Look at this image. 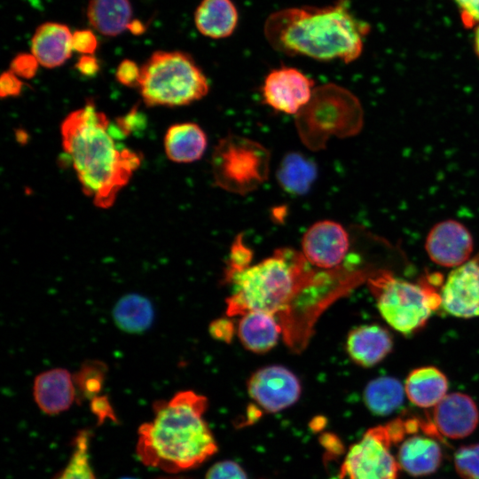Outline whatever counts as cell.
Returning <instances> with one entry per match:
<instances>
[{
  "mask_svg": "<svg viewBox=\"0 0 479 479\" xmlns=\"http://www.w3.org/2000/svg\"><path fill=\"white\" fill-rule=\"evenodd\" d=\"M370 27L351 12L347 0L326 6L290 7L272 12L263 32L270 45L288 56L350 63L362 53Z\"/></svg>",
  "mask_w": 479,
  "mask_h": 479,
  "instance_id": "obj_1",
  "label": "cell"
},
{
  "mask_svg": "<svg viewBox=\"0 0 479 479\" xmlns=\"http://www.w3.org/2000/svg\"><path fill=\"white\" fill-rule=\"evenodd\" d=\"M106 115L93 102L70 113L61 124L62 145L85 195L100 208L112 207L140 166L141 157L119 148Z\"/></svg>",
  "mask_w": 479,
  "mask_h": 479,
  "instance_id": "obj_2",
  "label": "cell"
},
{
  "mask_svg": "<svg viewBox=\"0 0 479 479\" xmlns=\"http://www.w3.org/2000/svg\"><path fill=\"white\" fill-rule=\"evenodd\" d=\"M207 397L183 390L153 404V419L138 428L136 452L148 467L176 473L193 468L217 451L203 419Z\"/></svg>",
  "mask_w": 479,
  "mask_h": 479,
  "instance_id": "obj_3",
  "label": "cell"
},
{
  "mask_svg": "<svg viewBox=\"0 0 479 479\" xmlns=\"http://www.w3.org/2000/svg\"><path fill=\"white\" fill-rule=\"evenodd\" d=\"M308 263L302 253L281 248L255 265L225 275L233 287L226 301L227 315L242 316L253 310L284 313L311 280Z\"/></svg>",
  "mask_w": 479,
  "mask_h": 479,
  "instance_id": "obj_4",
  "label": "cell"
},
{
  "mask_svg": "<svg viewBox=\"0 0 479 479\" xmlns=\"http://www.w3.org/2000/svg\"><path fill=\"white\" fill-rule=\"evenodd\" d=\"M294 116L302 143L315 152L326 148L332 137L356 136L364 123L358 98L350 90L331 82L314 88L310 101Z\"/></svg>",
  "mask_w": 479,
  "mask_h": 479,
  "instance_id": "obj_5",
  "label": "cell"
},
{
  "mask_svg": "<svg viewBox=\"0 0 479 479\" xmlns=\"http://www.w3.org/2000/svg\"><path fill=\"white\" fill-rule=\"evenodd\" d=\"M138 89L147 106H181L204 98L209 84L189 54L160 51L140 67Z\"/></svg>",
  "mask_w": 479,
  "mask_h": 479,
  "instance_id": "obj_6",
  "label": "cell"
},
{
  "mask_svg": "<svg viewBox=\"0 0 479 479\" xmlns=\"http://www.w3.org/2000/svg\"><path fill=\"white\" fill-rule=\"evenodd\" d=\"M271 153L261 143L237 134L220 138L211 156L216 186L246 195L258 189L270 172Z\"/></svg>",
  "mask_w": 479,
  "mask_h": 479,
  "instance_id": "obj_7",
  "label": "cell"
},
{
  "mask_svg": "<svg viewBox=\"0 0 479 479\" xmlns=\"http://www.w3.org/2000/svg\"><path fill=\"white\" fill-rule=\"evenodd\" d=\"M382 318L394 330L412 335L423 328L441 306V296L428 285L414 284L383 273L369 280Z\"/></svg>",
  "mask_w": 479,
  "mask_h": 479,
  "instance_id": "obj_8",
  "label": "cell"
},
{
  "mask_svg": "<svg viewBox=\"0 0 479 479\" xmlns=\"http://www.w3.org/2000/svg\"><path fill=\"white\" fill-rule=\"evenodd\" d=\"M393 444L386 425L369 428L349 447L340 478L397 479L400 467L390 452Z\"/></svg>",
  "mask_w": 479,
  "mask_h": 479,
  "instance_id": "obj_9",
  "label": "cell"
},
{
  "mask_svg": "<svg viewBox=\"0 0 479 479\" xmlns=\"http://www.w3.org/2000/svg\"><path fill=\"white\" fill-rule=\"evenodd\" d=\"M249 397L264 411L278 412L296 403L302 393L297 376L288 368L271 365L257 369L247 381Z\"/></svg>",
  "mask_w": 479,
  "mask_h": 479,
  "instance_id": "obj_10",
  "label": "cell"
},
{
  "mask_svg": "<svg viewBox=\"0 0 479 479\" xmlns=\"http://www.w3.org/2000/svg\"><path fill=\"white\" fill-rule=\"evenodd\" d=\"M313 86V81L300 70L281 67L266 75L263 100L276 111L295 115L310 101Z\"/></svg>",
  "mask_w": 479,
  "mask_h": 479,
  "instance_id": "obj_11",
  "label": "cell"
},
{
  "mask_svg": "<svg viewBox=\"0 0 479 479\" xmlns=\"http://www.w3.org/2000/svg\"><path fill=\"white\" fill-rule=\"evenodd\" d=\"M349 248L347 230L333 220L311 224L302 239V254L307 262L318 268L330 270L339 266Z\"/></svg>",
  "mask_w": 479,
  "mask_h": 479,
  "instance_id": "obj_12",
  "label": "cell"
},
{
  "mask_svg": "<svg viewBox=\"0 0 479 479\" xmlns=\"http://www.w3.org/2000/svg\"><path fill=\"white\" fill-rule=\"evenodd\" d=\"M425 249L433 263L454 269L469 261L474 240L463 224L447 219L430 229L426 238Z\"/></svg>",
  "mask_w": 479,
  "mask_h": 479,
  "instance_id": "obj_13",
  "label": "cell"
},
{
  "mask_svg": "<svg viewBox=\"0 0 479 479\" xmlns=\"http://www.w3.org/2000/svg\"><path fill=\"white\" fill-rule=\"evenodd\" d=\"M441 306L451 316L479 317V262L470 260L454 268L440 290Z\"/></svg>",
  "mask_w": 479,
  "mask_h": 479,
  "instance_id": "obj_14",
  "label": "cell"
},
{
  "mask_svg": "<svg viewBox=\"0 0 479 479\" xmlns=\"http://www.w3.org/2000/svg\"><path fill=\"white\" fill-rule=\"evenodd\" d=\"M430 420L442 436L461 439L476 428L479 411L470 396L460 392L450 393L434 406Z\"/></svg>",
  "mask_w": 479,
  "mask_h": 479,
  "instance_id": "obj_15",
  "label": "cell"
},
{
  "mask_svg": "<svg viewBox=\"0 0 479 479\" xmlns=\"http://www.w3.org/2000/svg\"><path fill=\"white\" fill-rule=\"evenodd\" d=\"M33 396L37 406L47 414L67 410L77 397L74 377L65 368L57 367L37 374Z\"/></svg>",
  "mask_w": 479,
  "mask_h": 479,
  "instance_id": "obj_16",
  "label": "cell"
},
{
  "mask_svg": "<svg viewBox=\"0 0 479 479\" xmlns=\"http://www.w3.org/2000/svg\"><path fill=\"white\" fill-rule=\"evenodd\" d=\"M391 333L377 324L361 325L348 334L346 351L357 365L370 368L381 363L393 349Z\"/></svg>",
  "mask_w": 479,
  "mask_h": 479,
  "instance_id": "obj_17",
  "label": "cell"
},
{
  "mask_svg": "<svg viewBox=\"0 0 479 479\" xmlns=\"http://www.w3.org/2000/svg\"><path fill=\"white\" fill-rule=\"evenodd\" d=\"M438 439L424 435H412L399 445L397 459L401 469L412 476L435 473L443 461V451Z\"/></svg>",
  "mask_w": 479,
  "mask_h": 479,
  "instance_id": "obj_18",
  "label": "cell"
},
{
  "mask_svg": "<svg viewBox=\"0 0 479 479\" xmlns=\"http://www.w3.org/2000/svg\"><path fill=\"white\" fill-rule=\"evenodd\" d=\"M72 36L69 27L58 22H45L35 31L31 52L40 65L54 68L64 64L72 55Z\"/></svg>",
  "mask_w": 479,
  "mask_h": 479,
  "instance_id": "obj_19",
  "label": "cell"
},
{
  "mask_svg": "<svg viewBox=\"0 0 479 479\" xmlns=\"http://www.w3.org/2000/svg\"><path fill=\"white\" fill-rule=\"evenodd\" d=\"M281 331L275 315L256 310L242 315L237 326L241 344L256 354H264L273 349Z\"/></svg>",
  "mask_w": 479,
  "mask_h": 479,
  "instance_id": "obj_20",
  "label": "cell"
},
{
  "mask_svg": "<svg viewBox=\"0 0 479 479\" xmlns=\"http://www.w3.org/2000/svg\"><path fill=\"white\" fill-rule=\"evenodd\" d=\"M409 401L420 408L436 406L446 395L449 382L438 368L427 365L412 370L404 381Z\"/></svg>",
  "mask_w": 479,
  "mask_h": 479,
  "instance_id": "obj_21",
  "label": "cell"
},
{
  "mask_svg": "<svg viewBox=\"0 0 479 479\" xmlns=\"http://www.w3.org/2000/svg\"><path fill=\"white\" fill-rule=\"evenodd\" d=\"M238 21V10L232 0H201L194 12L198 31L212 39L230 36Z\"/></svg>",
  "mask_w": 479,
  "mask_h": 479,
  "instance_id": "obj_22",
  "label": "cell"
},
{
  "mask_svg": "<svg viewBox=\"0 0 479 479\" xmlns=\"http://www.w3.org/2000/svg\"><path fill=\"white\" fill-rule=\"evenodd\" d=\"M207 145L206 133L193 122L174 124L169 128L164 137V149L168 158L178 163L200 160Z\"/></svg>",
  "mask_w": 479,
  "mask_h": 479,
  "instance_id": "obj_23",
  "label": "cell"
},
{
  "mask_svg": "<svg viewBox=\"0 0 479 479\" xmlns=\"http://www.w3.org/2000/svg\"><path fill=\"white\" fill-rule=\"evenodd\" d=\"M154 317L151 300L137 293L122 295L112 310V318L116 327L130 334L145 333L152 326Z\"/></svg>",
  "mask_w": 479,
  "mask_h": 479,
  "instance_id": "obj_24",
  "label": "cell"
},
{
  "mask_svg": "<svg viewBox=\"0 0 479 479\" xmlns=\"http://www.w3.org/2000/svg\"><path fill=\"white\" fill-rule=\"evenodd\" d=\"M318 177V166L309 156L300 152H289L281 159L276 171L280 188L294 196L306 194Z\"/></svg>",
  "mask_w": 479,
  "mask_h": 479,
  "instance_id": "obj_25",
  "label": "cell"
},
{
  "mask_svg": "<svg viewBox=\"0 0 479 479\" xmlns=\"http://www.w3.org/2000/svg\"><path fill=\"white\" fill-rule=\"evenodd\" d=\"M86 14L90 24L97 31L115 36L128 28L132 7L129 0H90Z\"/></svg>",
  "mask_w": 479,
  "mask_h": 479,
  "instance_id": "obj_26",
  "label": "cell"
},
{
  "mask_svg": "<svg viewBox=\"0 0 479 479\" xmlns=\"http://www.w3.org/2000/svg\"><path fill=\"white\" fill-rule=\"evenodd\" d=\"M404 394V387L397 379L391 376H381L366 384L363 398L372 413L387 416L402 405Z\"/></svg>",
  "mask_w": 479,
  "mask_h": 479,
  "instance_id": "obj_27",
  "label": "cell"
},
{
  "mask_svg": "<svg viewBox=\"0 0 479 479\" xmlns=\"http://www.w3.org/2000/svg\"><path fill=\"white\" fill-rule=\"evenodd\" d=\"M90 437L88 430L79 431L67 466L53 479H96L89 461Z\"/></svg>",
  "mask_w": 479,
  "mask_h": 479,
  "instance_id": "obj_28",
  "label": "cell"
},
{
  "mask_svg": "<svg viewBox=\"0 0 479 479\" xmlns=\"http://www.w3.org/2000/svg\"><path fill=\"white\" fill-rule=\"evenodd\" d=\"M106 373L107 365L103 361L85 360L73 375L77 395L90 400L98 396L102 390Z\"/></svg>",
  "mask_w": 479,
  "mask_h": 479,
  "instance_id": "obj_29",
  "label": "cell"
},
{
  "mask_svg": "<svg viewBox=\"0 0 479 479\" xmlns=\"http://www.w3.org/2000/svg\"><path fill=\"white\" fill-rule=\"evenodd\" d=\"M454 468L462 479H479V444L459 447L454 453Z\"/></svg>",
  "mask_w": 479,
  "mask_h": 479,
  "instance_id": "obj_30",
  "label": "cell"
},
{
  "mask_svg": "<svg viewBox=\"0 0 479 479\" xmlns=\"http://www.w3.org/2000/svg\"><path fill=\"white\" fill-rule=\"evenodd\" d=\"M252 251L243 242L242 234H239L231 247L228 268L225 275L240 271L250 266Z\"/></svg>",
  "mask_w": 479,
  "mask_h": 479,
  "instance_id": "obj_31",
  "label": "cell"
},
{
  "mask_svg": "<svg viewBox=\"0 0 479 479\" xmlns=\"http://www.w3.org/2000/svg\"><path fill=\"white\" fill-rule=\"evenodd\" d=\"M205 479H247V477L238 463L232 460H222L208 470Z\"/></svg>",
  "mask_w": 479,
  "mask_h": 479,
  "instance_id": "obj_32",
  "label": "cell"
},
{
  "mask_svg": "<svg viewBox=\"0 0 479 479\" xmlns=\"http://www.w3.org/2000/svg\"><path fill=\"white\" fill-rule=\"evenodd\" d=\"M39 62L31 53H20L14 57L10 65V70L18 77L33 78L38 69Z\"/></svg>",
  "mask_w": 479,
  "mask_h": 479,
  "instance_id": "obj_33",
  "label": "cell"
},
{
  "mask_svg": "<svg viewBox=\"0 0 479 479\" xmlns=\"http://www.w3.org/2000/svg\"><path fill=\"white\" fill-rule=\"evenodd\" d=\"M73 50L83 55H92L98 47V40L90 29H80L73 33Z\"/></svg>",
  "mask_w": 479,
  "mask_h": 479,
  "instance_id": "obj_34",
  "label": "cell"
},
{
  "mask_svg": "<svg viewBox=\"0 0 479 479\" xmlns=\"http://www.w3.org/2000/svg\"><path fill=\"white\" fill-rule=\"evenodd\" d=\"M115 77L120 83L125 86L138 87L140 68L134 61L124 59L119 64Z\"/></svg>",
  "mask_w": 479,
  "mask_h": 479,
  "instance_id": "obj_35",
  "label": "cell"
},
{
  "mask_svg": "<svg viewBox=\"0 0 479 479\" xmlns=\"http://www.w3.org/2000/svg\"><path fill=\"white\" fill-rule=\"evenodd\" d=\"M115 124L126 137L137 130H142L145 126V118L138 112L137 107L134 106L129 114L116 119Z\"/></svg>",
  "mask_w": 479,
  "mask_h": 479,
  "instance_id": "obj_36",
  "label": "cell"
},
{
  "mask_svg": "<svg viewBox=\"0 0 479 479\" xmlns=\"http://www.w3.org/2000/svg\"><path fill=\"white\" fill-rule=\"evenodd\" d=\"M460 12L461 21L466 27L479 25V0H453Z\"/></svg>",
  "mask_w": 479,
  "mask_h": 479,
  "instance_id": "obj_37",
  "label": "cell"
},
{
  "mask_svg": "<svg viewBox=\"0 0 479 479\" xmlns=\"http://www.w3.org/2000/svg\"><path fill=\"white\" fill-rule=\"evenodd\" d=\"M234 323L226 318L215 319L209 325L210 335L218 341L230 343L235 334Z\"/></svg>",
  "mask_w": 479,
  "mask_h": 479,
  "instance_id": "obj_38",
  "label": "cell"
},
{
  "mask_svg": "<svg viewBox=\"0 0 479 479\" xmlns=\"http://www.w3.org/2000/svg\"><path fill=\"white\" fill-rule=\"evenodd\" d=\"M22 82L11 70L4 72L0 78V96L15 97L19 96L22 89Z\"/></svg>",
  "mask_w": 479,
  "mask_h": 479,
  "instance_id": "obj_39",
  "label": "cell"
},
{
  "mask_svg": "<svg viewBox=\"0 0 479 479\" xmlns=\"http://www.w3.org/2000/svg\"><path fill=\"white\" fill-rule=\"evenodd\" d=\"M91 412L98 417L99 422L106 419L114 420V413L110 402L106 396H97L90 400Z\"/></svg>",
  "mask_w": 479,
  "mask_h": 479,
  "instance_id": "obj_40",
  "label": "cell"
},
{
  "mask_svg": "<svg viewBox=\"0 0 479 479\" xmlns=\"http://www.w3.org/2000/svg\"><path fill=\"white\" fill-rule=\"evenodd\" d=\"M77 70L83 75L92 76L99 70L97 59L92 55H82L75 64Z\"/></svg>",
  "mask_w": 479,
  "mask_h": 479,
  "instance_id": "obj_41",
  "label": "cell"
},
{
  "mask_svg": "<svg viewBox=\"0 0 479 479\" xmlns=\"http://www.w3.org/2000/svg\"><path fill=\"white\" fill-rule=\"evenodd\" d=\"M128 29L134 35H140L145 32V27L141 21L135 20L130 21L128 26Z\"/></svg>",
  "mask_w": 479,
  "mask_h": 479,
  "instance_id": "obj_42",
  "label": "cell"
},
{
  "mask_svg": "<svg viewBox=\"0 0 479 479\" xmlns=\"http://www.w3.org/2000/svg\"><path fill=\"white\" fill-rule=\"evenodd\" d=\"M474 46L477 56L479 57V25L475 27L474 36Z\"/></svg>",
  "mask_w": 479,
  "mask_h": 479,
  "instance_id": "obj_43",
  "label": "cell"
},
{
  "mask_svg": "<svg viewBox=\"0 0 479 479\" xmlns=\"http://www.w3.org/2000/svg\"><path fill=\"white\" fill-rule=\"evenodd\" d=\"M27 133L24 130H18L16 131V138L20 141V143H25L27 139V137H23V135H26Z\"/></svg>",
  "mask_w": 479,
  "mask_h": 479,
  "instance_id": "obj_44",
  "label": "cell"
},
{
  "mask_svg": "<svg viewBox=\"0 0 479 479\" xmlns=\"http://www.w3.org/2000/svg\"><path fill=\"white\" fill-rule=\"evenodd\" d=\"M120 479H136V478H132V477H123V478H120Z\"/></svg>",
  "mask_w": 479,
  "mask_h": 479,
  "instance_id": "obj_45",
  "label": "cell"
}]
</instances>
